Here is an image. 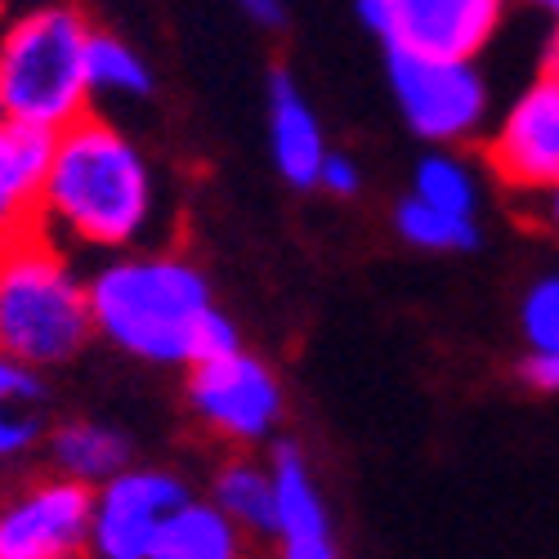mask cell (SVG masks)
Returning <instances> with one entry per match:
<instances>
[{"label":"cell","mask_w":559,"mask_h":559,"mask_svg":"<svg viewBox=\"0 0 559 559\" xmlns=\"http://www.w3.org/2000/svg\"><path fill=\"white\" fill-rule=\"evenodd\" d=\"M537 5H542V10H550V14L559 19V0H537Z\"/></svg>","instance_id":"cell-27"},{"label":"cell","mask_w":559,"mask_h":559,"mask_svg":"<svg viewBox=\"0 0 559 559\" xmlns=\"http://www.w3.org/2000/svg\"><path fill=\"white\" fill-rule=\"evenodd\" d=\"M273 533L283 537L292 559H332L336 542L322 515V501L309 484V471L296 448H277L273 456Z\"/></svg>","instance_id":"cell-12"},{"label":"cell","mask_w":559,"mask_h":559,"mask_svg":"<svg viewBox=\"0 0 559 559\" xmlns=\"http://www.w3.org/2000/svg\"><path fill=\"white\" fill-rule=\"evenodd\" d=\"M524 336L537 354L559 349V277H542L524 300Z\"/></svg>","instance_id":"cell-21"},{"label":"cell","mask_w":559,"mask_h":559,"mask_svg":"<svg viewBox=\"0 0 559 559\" xmlns=\"http://www.w3.org/2000/svg\"><path fill=\"white\" fill-rule=\"evenodd\" d=\"M242 5H247L260 23H277V19H283V5H277V0H242Z\"/></svg>","instance_id":"cell-24"},{"label":"cell","mask_w":559,"mask_h":559,"mask_svg":"<svg viewBox=\"0 0 559 559\" xmlns=\"http://www.w3.org/2000/svg\"><path fill=\"white\" fill-rule=\"evenodd\" d=\"M189 501V488L170 475H112L90 520V546L108 559H148L153 537L175 506Z\"/></svg>","instance_id":"cell-10"},{"label":"cell","mask_w":559,"mask_h":559,"mask_svg":"<svg viewBox=\"0 0 559 559\" xmlns=\"http://www.w3.org/2000/svg\"><path fill=\"white\" fill-rule=\"evenodd\" d=\"M542 72H559V32L546 40V50H542Z\"/></svg>","instance_id":"cell-25"},{"label":"cell","mask_w":559,"mask_h":559,"mask_svg":"<svg viewBox=\"0 0 559 559\" xmlns=\"http://www.w3.org/2000/svg\"><path fill=\"white\" fill-rule=\"evenodd\" d=\"M45 215H55L68 233L95 247L134 242L153 215V179L144 157L95 117L68 121L55 130Z\"/></svg>","instance_id":"cell-2"},{"label":"cell","mask_w":559,"mask_h":559,"mask_svg":"<svg viewBox=\"0 0 559 559\" xmlns=\"http://www.w3.org/2000/svg\"><path fill=\"white\" fill-rule=\"evenodd\" d=\"M126 456H130L126 439L112 435V430H104V426H68L55 439V461L63 465L68 479H81V484L112 479L121 465H126Z\"/></svg>","instance_id":"cell-16"},{"label":"cell","mask_w":559,"mask_h":559,"mask_svg":"<svg viewBox=\"0 0 559 559\" xmlns=\"http://www.w3.org/2000/svg\"><path fill=\"white\" fill-rule=\"evenodd\" d=\"M215 506L238 528L273 533V475H264L251 461L228 465V471L215 479Z\"/></svg>","instance_id":"cell-17"},{"label":"cell","mask_w":559,"mask_h":559,"mask_svg":"<svg viewBox=\"0 0 559 559\" xmlns=\"http://www.w3.org/2000/svg\"><path fill=\"white\" fill-rule=\"evenodd\" d=\"M550 219L559 224V183H555V189H550Z\"/></svg>","instance_id":"cell-26"},{"label":"cell","mask_w":559,"mask_h":559,"mask_svg":"<svg viewBox=\"0 0 559 559\" xmlns=\"http://www.w3.org/2000/svg\"><path fill=\"white\" fill-rule=\"evenodd\" d=\"M90 318L121 349L148 362H202L238 349V332L215 313L202 273L179 260H121L90 287Z\"/></svg>","instance_id":"cell-1"},{"label":"cell","mask_w":559,"mask_h":559,"mask_svg":"<svg viewBox=\"0 0 559 559\" xmlns=\"http://www.w3.org/2000/svg\"><path fill=\"white\" fill-rule=\"evenodd\" d=\"M238 555V528L219 506L183 501L162 520L148 559H233Z\"/></svg>","instance_id":"cell-14"},{"label":"cell","mask_w":559,"mask_h":559,"mask_svg":"<svg viewBox=\"0 0 559 559\" xmlns=\"http://www.w3.org/2000/svg\"><path fill=\"white\" fill-rule=\"evenodd\" d=\"M85 23L72 10H36L0 40V104L5 117L63 130L85 104Z\"/></svg>","instance_id":"cell-4"},{"label":"cell","mask_w":559,"mask_h":559,"mask_svg":"<svg viewBox=\"0 0 559 559\" xmlns=\"http://www.w3.org/2000/svg\"><path fill=\"white\" fill-rule=\"evenodd\" d=\"M416 198L452 211V215H471L475 211V183L465 175V166H456L452 157H426L416 166Z\"/></svg>","instance_id":"cell-20"},{"label":"cell","mask_w":559,"mask_h":559,"mask_svg":"<svg viewBox=\"0 0 559 559\" xmlns=\"http://www.w3.org/2000/svg\"><path fill=\"white\" fill-rule=\"evenodd\" d=\"M55 130L0 117V247L40 233Z\"/></svg>","instance_id":"cell-11"},{"label":"cell","mask_w":559,"mask_h":559,"mask_svg":"<svg viewBox=\"0 0 559 559\" xmlns=\"http://www.w3.org/2000/svg\"><path fill=\"white\" fill-rule=\"evenodd\" d=\"M358 10L390 50L475 59L497 32L506 0H358Z\"/></svg>","instance_id":"cell-5"},{"label":"cell","mask_w":559,"mask_h":559,"mask_svg":"<svg viewBox=\"0 0 559 559\" xmlns=\"http://www.w3.org/2000/svg\"><path fill=\"white\" fill-rule=\"evenodd\" d=\"M0 117H5V104H0Z\"/></svg>","instance_id":"cell-28"},{"label":"cell","mask_w":559,"mask_h":559,"mask_svg":"<svg viewBox=\"0 0 559 559\" xmlns=\"http://www.w3.org/2000/svg\"><path fill=\"white\" fill-rule=\"evenodd\" d=\"M501 183L524 193H550L559 183V72H542L488 144Z\"/></svg>","instance_id":"cell-8"},{"label":"cell","mask_w":559,"mask_h":559,"mask_svg":"<svg viewBox=\"0 0 559 559\" xmlns=\"http://www.w3.org/2000/svg\"><path fill=\"white\" fill-rule=\"evenodd\" d=\"M0 5H5V0H0Z\"/></svg>","instance_id":"cell-29"},{"label":"cell","mask_w":559,"mask_h":559,"mask_svg":"<svg viewBox=\"0 0 559 559\" xmlns=\"http://www.w3.org/2000/svg\"><path fill=\"white\" fill-rule=\"evenodd\" d=\"M390 81L407 126L421 139H439V144L471 134L488 108V90L471 59L390 50Z\"/></svg>","instance_id":"cell-6"},{"label":"cell","mask_w":559,"mask_h":559,"mask_svg":"<svg viewBox=\"0 0 559 559\" xmlns=\"http://www.w3.org/2000/svg\"><path fill=\"white\" fill-rule=\"evenodd\" d=\"M95 497L81 479L40 484L0 515V559H63L85 550Z\"/></svg>","instance_id":"cell-9"},{"label":"cell","mask_w":559,"mask_h":559,"mask_svg":"<svg viewBox=\"0 0 559 559\" xmlns=\"http://www.w3.org/2000/svg\"><path fill=\"white\" fill-rule=\"evenodd\" d=\"M399 233L407 242L426 247V251H471L479 242L471 215L439 211V206H430L421 198H412V202L399 206Z\"/></svg>","instance_id":"cell-18"},{"label":"cell","mask_w":559,"mask_h":559,"mask_svg":"<svg viewBox=\"0 0 559 559\" xmlns=\"http://www.w3.org/2000/svg\"><path fill=\"white\" fill-rule=\"evenodd\" d=\"M45 430V390L32 367L0 349V456L23 452Z\"/></svg>","instance_id":"cell-15"},{"label":"cell","mask_w":559,"mask_h":559,"mask_svg":"<svg viewBox=\"0 0 559 559\" xmlns=\"http://www.w3.org/2000/svg\"><path fill=\"white\" fill-rule=\"evenodd\" d=\"M318 183H322V189H332V193H341V198H349L354 189H358V166L349 162V157H322V170H318Z\"/></svg>","instance_id":"cell-22"},{"label":"cell","mask_w":559,"mask_h":559,"mask_svg":"<svg viewBox=\"0 0 559 559\" xmlns=\"http://www.w3.org/2000/svg\"><path fill=\"white\" fill-rule=\"evenodd\" d=\"M189 399L202 421L228 439H264L277 421V412H283L273 371L242 349L193 362Z\"/></svg>","instance_id":"cell-7"},{"label":"cell","mask_w":559,"mask_h":559,"mask_svg":"<svg viewBox=\"0 0 559 559\" xmlns=\"http://www.w3.org/2000/svg\"><path fill=\"white\" fill-rule=\"evenodd\" d=\"M524 377H528L537 390L559 394V349H546V354L533 349V358L524 362Z\"/></svg>","instance_id":"cell-23"},{"label":"cell","mask_w":559,"mask_h":559,"mask_svg":"<svg viewBox=\"0 0 559 559\" xmlns=\"http://www.w3.org/2000/svg\"><path fill=\"white\" fill-rule=\"evenodd\" d=\"M85 81L90 90H112V95H144L153 85L139 55L112 36H85Z\"/></svg>","instance_id":"cell-19"},{"label":"cell","mask_w":559,"mask_h":559,"mask_svg":"<svg viewBox=\"0 0 559 559\" xmlns=\"http://www.w3.org/2000/svg\"><path fill=\"white\" fill-rule=\"evenodd\" d=\"M90 328V296L40 233L0 247V349L23 362H63Z\"/></svg>","instance_id":"cell-3"},{"label":"cell","mask_w":559,"mask_h":559,"mask_svg":"<svg viewBox=\"0 0 559 559\" xmlns=\"http://www.w3.org/2000/svg\"><path fill=\"white\" fill-rule=\"evenodd\" d=\"M269 134H273V157L277 170H283L296 189H309L318 183L322 157H328V144H322V130L305 104V95L292 85L287 72H277L269 85Z\"/></svg>","instance_id":"cell-13"}]
</instances>
